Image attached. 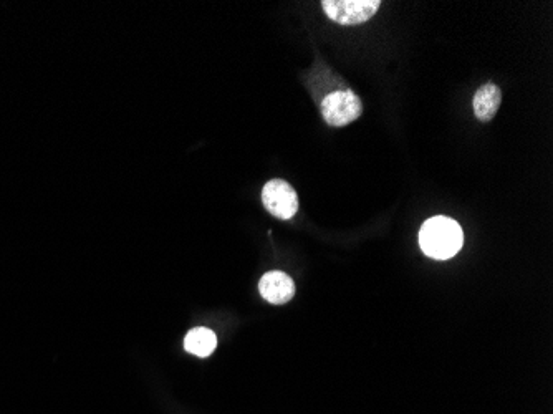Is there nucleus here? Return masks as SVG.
Returning <instances> with one entry per match:
<instances>
[{
    "label": "nucleus",
    "mask_w": 553,
    "mask_h": 414,
    "mask_svg": "<svg viewBox=\"0 0 553 414\" xmlns=\"http://www.w3.org/2000/svg\"><path fill=\"white\" fill-rule=\"evenodd\" d=\"M380 0H323L328 19L342 25L365 24L380 9Z\"/></svg>",
    "instance_id": "obj_3"
},
{
    "label": "nucleus",
    "mask_w": 553,
    "mask_h": 414,
    "mask_svg": "<svg viewBox=\"0 0 553 414\" xmlns=\"http://www.w3.org/2000/svg\"><path fill=\"white\" fill-rule=\"evenodd\" d=\"M259 292L267 302L274 305H284L294 299L295 284L289 275L280 270L265 274L259 282Z\"/></svg>",
    "instance_id": "obj_5"
},
{
    "label": "nucleus",
    "mask_w": 553,
    "mask_h": 414,
    "mask_svg": "<svg viewBox=\"0 0 553 414\" xmlns=\"http://www.w3.org/2000/svg\"><path fill=\"white\" fill-rule=\"evenodd\" d=\"M217 347L216 333L209 328H193L184 338V348L186 352L193 353L196 357H211Z\"/></svg>",
    "instance_id": "obj_7"
},
{
    "label": "nucleus",
    "mask_w": 553,
    "mask_h": 414,
    "mask_svg": "<svg viewBox=\"0 0 553 414\" xmlns=\"http://www.w3.org/2000/svg\"><path fill=\"white\" fill-rule=\"evenodd\" d=\"M464 234L451 217H431L419 231V246L431 259L446 260L461 251Z\"/></svg>",
    "instance_id": "obj_1"
},
{
    "label": "nucleus",
    "mask_w": 553,
    "mask_h": 414,
    "mask_svg": "<svg viewBox=\"0 0 553 414\" xmlns=\"http://www.w3.org/2000/svg\"><path fill=\"white\" fill-rule=\"evenodd\" d=\"M501 103V88L494 85V83H486V85H482L477 90L474 100H472L474 115L482 123H489V121L494 120V116L497 115V111L501 108Z\"/></svg>",
    "instance_id": "obj_6"
},
{
    "label": "nucleus",
    "mask_w": 553,
    "mask_h": 414,
    "mask_svg": "<svg viewBox=\"0 0 553 414\" xmlns=\"http://www.w3.org/2000/svg\"><path fill=\"white\" fill-rule=\"evenodd\" d=\"M265 209L277 219H292L299 211V196L284 179H272L262 189Z\"/></svg>",
    "instance_id": "obj_4"
},
{
    "label": "nucleus",
    "mask_w": 553,
    "mask_h": 414,
    "mask_svg": "<svg viewBox=\"0 0 553 414\" xmlns=\"http://www.w3.org/2000/svg\"><path fill=\"white\" fill-rule=\"evenodd\" d=\"M361 113H363V105H361L360 97L348 88H340V90L328 93L327 97L323 98V120L333 128L350 125L360 118Z\"/></svg>",
    "instance_id": "obj_2"
}]
</instances>
